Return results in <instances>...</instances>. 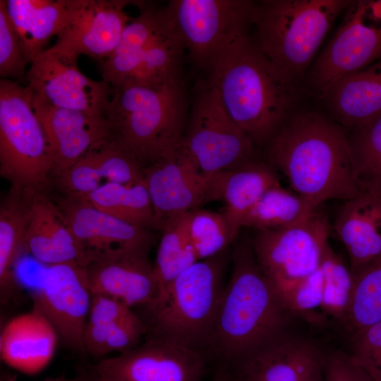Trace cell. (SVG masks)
I'll return each mask as SVG.
<instances>
[{
    "instance_id": "6da1fadb",
    "label": "cell",
    "mask_w": 381,
    "mask_h": 381,
    "mask_svg": "<svg viewBox=\"0 0 381 381\" xmlns=\"http://www.w3.org/2000/svg\"><path fill=\"white\" fill-rule=\"evenodd\" d=\"M265 147V161L315 209L329 200H347L361 190L346 132L320 111L296 109Z\"/></svg>"
},
{
    "instance_id": "7a4b0ae2",
    "label": "cell",
    "mask_w": 381,
    "mask_h": 381,
    "mask_svg": "<svg viewBox=\"0 0 381 381\" xmlns=\"http://www.w3.org/2000/svg\"><path fill=\"white\" fill-rule=\"evenodd\" d=\"M209 70L208 83L255 147H265L298 109L304 90L283 77L248 32L229 42Z\"/></svg>"
},
{
    "instance_id": "3957f363",
    "label": "cell",
    "mask_w": 381,
    "mask_h": 381,
    "mask_svg": "<svg viewBox=\"0 0 381 381\" xmlns=\"http://www.w3.org/2000/svg\"><path fill=\"white\" fill-rule=\"evenodd\" d=\"M231 263L230 278L205 351L218 367L289 329L293 317L260 269L251 238L236 244Z\"/></svg>"
},
{
    "instance_id": "277c9868",
    "label": "cell",
    "mask_w": 381,
    "mask_h": 381,
    "mask_svg": "<svg viewBox=\"0 0 381 381\" xmlns=\"http://www.w3.org/2000/svg\"><path fill=\"white\" fill-rule=\"evenodd\" d=\"M188 116L181 79L112 87L105 114L108 138L145 167L181 146Z\"/></svg>"
},
{
    "instance_id": "5b68a950",
    "label": "cell",
    "mask_w": 381,
    "mask_h": 381,
    "mask_svg": "<svg viewBox=\"0 0 381 381\" xmlns=\"http://www.w3.org/2000/svg\"><path fill=\"white\" fill-rule=\"evenodd\" d=\"M352 0H262L254 2L253 38L286 80L301 85L337 17Z\"/></svg>"
},
{
    "instance_id": "8992f818",
    "label": "cell",
    "mask_w": 381,
    "mask_h": 381,
    "mask_svg": "<svg viewBox=\"0 0 381 381\" xmlns=\"http://www.w3.org/2000/svg\"><path fill=\"white\" fill-rule=\"evenodd\" d=\"M231 258L228 248L199 260L181 273L164 297L148 310L147 336L168 339L205 353ZM206 354V353H205Z\"/></svg>"
},
{
    "instance_id": "52a82bcc",
    "label": "cell",
    "mask_w": 381,
    "mask_h": 381,
    "mask_svg": "<svg viewBox=\"0 0 381 381\" xmlns=\"http://www.w3.org/2000/svg\"><path fill=\"white\" fill-rule=\"evenodd\" d=\"M28 85L0 80V174L23 192L43 190L52 161Z\"/></svg>"
},
{
    "instance_id": "ba28073f",
    "label": "cell",
    "mask_w": 381,
    "mask_h": 381,
    "mask_svg": "<svg viewBox=\"0 0 381 381\" xmlns=\"http://www.w3.org/2000/svg\"><path fill=\"white\" fill-rule=\"evenodd\" d=\"M306 77L318 95L337 79L381 59V0H352Z\"/></svg>"
},
{
    "instance_id": "9c48e42d",
    "label": "cell",
    "mask_w": 381,
    "mask_h": 381,
    "mask_svg": "<svg viewBox=\"0 0 381 381\" xmlns=\"http://www.w3.org/2000/svg\"><path fill=\"white\" fill-rule=\"evenodd\" d=\"M182 145L207 176L255 159V144L230 116L217 90L209 83L193 104Z\"/></svg>"
},
{
    "instance_id": "30bf717a",
    "label": "cell",
    "mask_w": 381,
    "mask_h": 381,
    "mask_svg": "<svg viewBox=\"0 0 381 381\" xmlns=\"http://www.w3.org/2000/svg\"><path fill=\"white\" fill-rule=\"evenodd\" d=\"M329 231L327 216L317 210L290 227L255 231L256 260L279 296L319 268Z\"/></svg>"
},
{
    "instance_id": "8fae6325",
    "label": "cell",
    "mask_w": 381,
    "mask_h": 381,
    "mask_svg": "<svg viewBox=\"0 0 381 381\" xmlns=\"http://www.w3.org/2000/svg\"><path fill=\"white\" fill-rule=\"evenodd\" d=\"M254 1L171 0L168 20L193 61L210 68L222 49L251 25Z\"/></svg>"
},
{
    "instance_id": "7c38bea8",
    "label": "cell",
    "mask_w": 381,
    "mask_h": 381,
    "mask_svg": "<svg viewBox=\"0 0 381 381\" xmlns=\"http://www.w3.org/2000/svg\"><path fill=\"white\" fill-rule=\"evenodd\" d=\"M327 353L287 329L218 368L229 381H325Z\"/></svg>"
},
{
    "instance_id": "4fadbf2b",
    "label": "cell",
    "mask_w": 381,
    "mask_h": 381,
    "mask_svg": "<svg viewBox=\"0 0 381 381\" xmlns=\"http://www.w3.org/2000/svg\"><path fill=\"white\" fill-rule=\"evenodd\" d=\"M134 349L101 359L93 373L104 381H205L209 358L202 351L147 336Z\"/></svg>"
},
{
    "instance_id": "5bb4252c",
    "label": "cell",
    "mask_w": 381,
    "mask_h": 381,
    "mask_svg": "<svg viewBox=\"0 0 381 381\" xmlns=\"http://www.w3.org/2000/svg\"><path fill=\"white\" fill-rule=\"evenodd\" d=\"M143 2L128 0H67L68 17L63 31L47 51L77 63L80 55L103 61L116 48L123 29L132 20L128 5Z\"/></svg>"
},
{
    "instance_id": "9a60e30c",
    "label": "cell",
    "mask_w": 381,
    "mask_h": 381,
    "mask_svg": "<svg viewBox=\"0 0 381 381\" xmlns=\"http://www.w3.org/2000/svg\"><path fill=\"white\" fill-rule=\"evenodd\" d=\"M32 300V309L52 325L60 344L70 350L85 351L92 294L83 267L69 264L47 267Z\"/></svg>"
},
{
    "instance_id": "2e32d148",
    "label": "cell",
    "mask_w": 381,
    "mask_h": 381,
    "mask_svg": "<svg viewBox=\"0 0 381 381\" xmlns=\"http://www.w3.org/2000/svg\"><path fill=\"white\" fill-rule=\"evenodd\" d=\"M54 202L88 264L127 253H149L153 245L151 230L108 214L82 197L64 195Z\"/></svg>"
},
{
    "instance_id": "e0dca14e",
    "label": "cell",
    "mask_w": 381,
    "mask_h": 381,
    "mask_svg": "<svg viewBox=\"0 0 381 381\" xmlns=\"http://www.w3.org/2000/svg\"><path fill=\"white\" fill-rule=\"evenodd\" d=\"M143 171L159 231L170 220L211 202L210 176L201 172L182 145L170 155L144 167Z\"/></svg>"
},
{
    "instance_id": "ac0fdd59",
    "label": "cell",
    "mask_w": 381,
    "mask_h": 381,
    "mask_svg": "<svg viewBox=\"0 0 381 381\" xmlns=\"http://www.w3.org/2000/svg\"><path fill=\"white\" fill-rule=\"evenodd\" d=\"M25 80L36 97L52 106L106 118L111 86L86 76L77 63L46 49L30 64Z\"/></svg>"
},
{
    "instance_id": "d6986e66",
    "label": "cell",
    "mask_w": 381,
    "mask_h": 381,
    "mask_svg": "<svg viewBox=\"0 0 381 381\" xmlns=\"http://www.w3.org/2000/svg\"><path fill=\"white\" fill-rule=\"evenodd\" d=\"M32 103L44 132L54 178L70 168L94 144L109 137V125L104 117L56 107L34 94Z\"/></svg>"
},
{
    "instance_id": "ffe728a7",
    "label": "cell",
    "mask_w": 381,
    "mask_h": 381,
    "mask_svg": "<svg viewBox=\"0 0 381 381\" xmlns=\"http://www.w3.org/2000/svg\"><path fill=\"white\" fill-rule=\"evenodd\" d=\"M148 253H123L103 258L83 267L91 294L111 297L130 308L151 307L156 300L158 286Z\"/></svg>"
},
{
    "instance_id": "44dd1931",
    "label": "cell",
    "mask_w": 381,
    "mask_h": 381,
    "mask_svg": "<svg viewBox=\"0 0 381 381\" xmlns=\"http://www.w3.org/2000/svg\"><path fill=\"white\" fill-rule=\"evenodd\" d=\"M143 170L144 167L132 154L107 138L94 144L54 179L64 195L83 197L106 183L142 182Z\"/></svg>"
},
{
    "instance_id": "7402d4cb",
    "label": "cell",
    "mask_w": 381,
    "mask_h": 381,
    "mask_svg": "<svg viewBox=\"0 0 381 381\" xmlns=\"http://www.w3.org/2000/svg\"><path fill=\"white\" fill-rule=\"evenodd\" d=\"M23 249L47 267L61 264L85 267L88 264L87 255L61 212L43 190L30 193V217Z\"/></svg>"
},
{
    "instance_id": "603a6c76",
    "label": "cell",
    "mask_w": 381,
    "mask_h": 381,
    "mask_svg": "<svg viewBox=\"0 0 381 381\" xmlns=\"http://www.w3.org/2000/svg\"><path fill=\"white\" fill-rule=\"evenodd\" d=\"M319 97L346 133L368 123L381 114V59L334 81Z\"/></svg>"
},
{
    "instance_id": "cb8c5ba5",
    "label": "cell",
    "mask_w": 381,
    "mask_h": 381,
    "mask_svg": "<svg viewBox=\"0 0 381 381\" xmlns=\"http://www.w3.org/2000/svg\"><path fill=\"white\" fill-rule=\"evenodd\" d=\"M353 275L381 255V192L361 190L344 201L334 225Z\"/></svg>"
},
{
    "instance_id": "d4e9b609",
    "label": "cell",
    "mask_w": 381,
    "mask_h": 381,
    "mask_svg": "<svg viewBox=\"0 0 381 381\" xmlns=\"http://www.w3.org/2000/svg\"><path fill=\"white\" fill-rule=\"evenodd\" d=\"M278 184L277 171L266 161L257 159L210 175V201L224 204L222 212L234 240L257 200L265 190Z\"/></svg>"
},
{
    "instance_id": "484cf974",
    "label": "cell",
    "mask_w": 381,
    "mask_h": 381,
    "mask_svg": "<svg viewBox=\"0 0 381 381\" xmlns=\"http://www.w3.org/2000/svg\"><path fill=\"white\" fill-rule=\"evenodd\" d=\"M58 342L52 325L32 309L12 318L4 325L0 334V357L20 373L36 374L49 363Z\"/></svg>"
},
{
    "instance_id": "4316f807",
    "label": "cell",
    "mask_w": 381,
    "mask_h": 381,
    "mask_svg": "<svg viewBox=\"0 0 381 381\" xmlns=\"http://www.w3.org/2000/svg\"><path fill=\"white\" fill-rule=\"evenodd\" d=\"M140 8V14L123 29L113 52L100 62L102 78L111 87H119L128 80L145 52L166 26L164 8L144 4Z\"/></svg>"
},
{
    "instance_id": "83f0119b",
    "label": "cell",
    "mask_w": 381,
    "mask_h": 381,
    "mask_svg": "<svg viewBox=\"0 0 381 381\" xmlns=\"http://www.w3.org/2000/svg\"><path fill=\"white\" fill-rule=\"evenodd\" d=\"M8 14L29 64L40 56L49 39L67 22V0H6Z\"/></svg>"
},
{
    "instance_id": "f1b7e54d",
    "label": "cell",
    "mask_w": 381,
    "mask_h": 381,
    "mask_svg": "<svg viewBox=\"0 0 381 381\" xmlns=\"http://www.w3.org/2000/svg\"><path fill=\"white\" fill-rule=\"evenodd\" d=\"M30 217V193L11 188L0 207V298L5 303L18 289L15 264Z\"/></svg>"
},
{
    "instance_id": "f546056e",
    "label": "cell",
    "mask_w": 381,
    "mask_h": 381,
    "mask_svg": "<svg viewBox=\"0 0 381 381\" xmlns=\"http://www.w3.org/2000/svg\"><path fill=\"white\" fill-rule=\"evenodd\" d=\"M97 209L126 222L159 230L144 181L136 183H106L82 197Z\"/></svg>"
},
{
    "instance_id": "4dcf8cb0",
    "label": "cell",
    "mask_w": 381,
    "mask_h": 381,
    "mask_svg": "<svg viewBox=\"0 0 381 381\" xmlns=\"http://www.w3.org/2000/svg\"><path fill=\"white\" fill-rule=\"evenodd\" d=\"M188 214L170 220L160 230L162 236L153 264L158 291L155 303L147 310L161 302L171 284L181 273L199 261L188 234Z\"/></svg>"
},
{
    "instance_id": "1f68e13d",
    "label": "cell",
    "mask_w": 381,
    "mask_h": 381,
    "mask_svg": "<svg viewBox=\"0 0 381 381\" xmlns=\"http://www.w3.org/2000/svg\"><path fill=\"white\" fill-rule=\"evenodd\" d=\"M166 18L164 30L147 49L122 85H157L181 79L182 59L186 48L167 16Z\"/></svg>"
},
{
    "instance_id": "d6a6232c",
    "label": "cell",
    "mask_w": 381,
    "mask_h": 381,
    "mask_svg": "<svg viewBox=\"0 0 381 381\" xmlns=\"http://www.w3.org/2000/svg\"><path fill=\"white\" fill-rule=\"evenodd\" d=\"M315 210L305 198L278 184L262 193L246 214L243 227L255 231L284 229L303 221Z\"/></svg>"
},
{
    "instance_id": "836d02e7",
    "label": "cell",
    "mask_w": 381,
    "mask_h": 381,
    "mask_svg": "<svg viewBox=\"0 0 381 381\" xmlns=\"http://www.w3.org/2000/svg\"><path fill=\"white\" fill-rule=\"evenodd\" d=\"M347 140L361 189L381 192V114L347 133Z\"/></svg>"
},
{
    "instance_id": "e575fe53",
    "label": "cell",
    "mask_w": 381,
    "mask_h": 381,
    "mask_svg": "<svg viewBox=\"0 0 381 381\" xmlns=\"http://www.w3.org/2000/svg\"><path fill=\"white\" fill-rule=\"evenodd\" d=\"M353 276L352 299L341 322L350 335L381 322V255Z\"/></svg>"
},
{
    "instance_id": "d590c367",
    "label": "cell",
    "mask_w": 381,
    "mask_h": 381,
    "mask_svg": "<svg viewBox=\"0 0 381 381\" xmlns=\"http://www.w3.org/2000/svg\"><path fill=\"white\" fill-rule=\"evenodd\" d=\"M320 269L323 277L321 310L340 322L350 306L354 288V278L349 265L333 250L329 241L322 250Z\"/></svg>"
},
{
    "instance_id": "8d00e7d4",
    "label": "cell",
    "mask_w": 381,
    "mask_h": 381,
    "mask_svg": "<svg viewBox=\"0 0 381 381\" xmlns=\"http://www.w3.org/2000/svg\"><path fill=\"white\" fill-rule=\"evenodd\" d=\"M187 230L198 260L221 253L235 241L222 212L199 208L189 212Z\"/></svg>"
},
{
    "instance_id": "74e56055",
    "label": "cell",
    "mask_w": 381,
    "mask_h": 381,
    "mask_svg": "<svg viewBox=\"0 0 381 381\" xmlns=\"http://www.w3.org/2000/svg\"><path fill=\"white\" fill-rule=\"evenodd\" d=\"M135 314L131 308L110 298H101L91 306L84 334L85 351L95 358L100 352L107 333L120 321Z\"/></svg>"
},
{
    "instance_id": "f35d334b",
    "label": "cell",
    "mask_w": 381,
    "mask_h": 381,
    "mask_svg": "<svg viewBox=\"0 0 381 381\" xmlns=\"http://www.w3.org/2000/svg\"><path fill=\"white\" fill-rule=\"evenodd\" d=\"M322 296L323 277L320 267L312 274L279 295L284 306L293 316L302 318L313 324H322L325 318L317 312L318 309L321 310Z\"/></svg>"
},
{
    "instance_id": "ab89813d",
    "label": "cell",
    "mask_w": 381,
    "mask_h": 381,
    "mask_svg": "<svg viewBox=\"0 0 381 381\" xmlns=\"http://www.w3.org/2000/svg\"><path fill=\"white\" fill-rule=\"evenodd\" d=\"M28 64L5 0H0V75L12 80L26 77Z\"/></svg>"
},
{
    "instance_id": "60d3db41",
    "label": "cell",
    "mask_w": 381,
    "mask_h": 381,
    "mask_svg": "<svg viewBox=\"0 0 381 381\" xmlns=\"http://www.w3.org/2000/svg\"><path fill=\"white\" fill-rule=\"evenodd\" d=\"M350 336L349 353L376 381H381V322Z\"/></svg>"
},
{
    "instance_id": "b9f144b4",
    "label": "cell",
    "mask_w": 381,
    "mask_h": 381,
    "mask_svg": "<svg viewBox=\"0 0 381 381\" xmlns=\"http://www.w3.org/2000/svg\"><path fill=\"white\" fill-rule=\"evenodd\" d=\"M325 381H376L350 353L341 351L327 353Z\"/></svg>"
},
{
    "instance_id": "7bdbcfd3",
    "label": "cell",
    "mask_w": 381,
    "mask_h": 381,
    "mask_svg": "<svg viewBox=\"0 0 381 381\" xmlns=\"http://www.w3.org/2000/svg\"><path fill=\"white\" fill-rule=\"evenodd\" d=\"M205 381H229L226 373L220 368H217L214 375Z\"/></svg>"
},
{
    "instance_id": "ee69618b",
    "label": "cell",
    "mask_w": 381,
    "mask_h": 381,
    "mask_svg": "<svg viewBox=\"0 0 381 381\" xmlns=\"http://www.w3.org/2000/svg\"><path fill=\"white\" fill-rule=\"evenodd\" d=\"M79 381H104L100 379L97 375L93 373L91 376H87L86 377H79Z\"/></svg>"
},
{
    "instance_id": "f6af8a7d",
    "label": "cell",
    "mask_w": 381,
    "mask_h": 381,
    "mask_svg": "<svg viewBox=\"0 0 381 381\" xmlns=\"http://www.w3.org/2000/svg\"><path fill=\"white\" fill-rule=\"evenodd\" d=\"M44 381H79V377L75 378V379H64V378L49 379Z\"/></svg>"
}]
</instances>
